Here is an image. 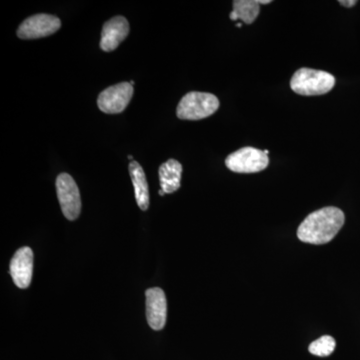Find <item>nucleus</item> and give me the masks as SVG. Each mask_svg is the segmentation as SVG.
I'll return each instance as SVG.
<instances>
[{
    "mask_svg": "<svg viewBox=\"0 0 360 360\" xmlns=\"http://www.w3.org/2000/svg\"><path fill=\"white\" fill-rule=\"evenodd\" d=\"M129 174L134 187L135 200L141 210L146 212L149 207V191L148 180L143 168L137 161H132L129 165Z\"/></svg>",
    "mask_w": 360,
    "mask_h": 360,
    "instance_id": "11",
    "label": "nucleus"
},
{
    "mask_svg": "<svg viewBox=\"0 0 360 360\" xmlns=\"http://www.w3.org/2000/svg\"><path fill=\"white\" fill-rule=\"evenodd\" d=\"M335 340L333 336L323 335L319 340H314L309 345V350L310 354L316 356L326 357L335 352Z\"/></svg>",
    "mask_w": 360,
    "mask_h": 360,
    "instance_id": "14",
    "label": "nucleus"
},
{
    "mask_svg": "<svg viewBox=\"0 0 360 360\" xmlns=\"http://www.w3.org/2000/svg\"><path fill=\"white\" fill-rule=\"evenodd\" d=\"M340 4H341V6L345 7H352L357 4V1L356 0H349V1H347V0H340Z\"/></svg>",
    "mask_w": 360,
    "mask_h": 360,
    "instance_id": "15",
    "label": "nucleus"
},
{
    "mask_svg": "<svg viewBox=\"0 0 360 360\" xmlns=\"http://www.w3.org/2000/svg\"><path fill=\"white\" fill-rule=\"evenodd\" d=\"M182 165L175 160H167L160 167V182L161 189L165 194L174 193L180 187Z\"/></svg>",
    "mask_w": 360,
    "mask_h": 360,
    "instance_id": "12",
    "label": "nucleus"
},
{
    "mask_svg": "<svg viewBox=\"0 0 360 360\" xmlns=\"http://www.w3.org/2000/svg\"><path fill=\"white\" fill-rule=\"evenodd\" d=\"M236 26H238V27H241V26H243V23H238Z\"/></svg>",
    "mask_w": 360,
    "mask_h": 360,
    "instance_id": "18",
    "label": "nucleus"
},
{
    "mask_svg": "<svg viewBox=\"0 0 360 360\" xmlns=\"http://www.w3.org/2000/svg\"><path fill=\"white\" fill-rule=\"evenodd\" d=\"M56 193L63 214L68 220H75L82 212V200L77 182L68 174L56 179Z\"/></svg>",
    "mask_w": 360,
    "mask_h": 360,
    "instance_id": "5",
    "label": "nucleus"
},
{
    "mask_svg": "<svg viewBox=\"0 0 360 360\" xmlns=\"http://www.w3.org/2000/svg\"><path fill=\"white\" fill-rule=\"evenodd\" d=\"M129 33V23L123 16H115L104 23L101 32V49L103 51H115Z\"/></svg>",
    "mask_w": 360,
    "mask_h": 360,
    "instance_id": "10",
    "label": "nucleus"
},
{
    "mask_svg": "<svg viewBox=\"0 0 360 360\" xmlns=\"http://www.w3.org/2000/svg\"><path fill=\"white\" fill-rule=\"evenodd\" d=\"M269 155L255 148H243L231 153L225 160L229 170L238 174H257L269 167Z\"/></svg>",
    "mask_w": 360,
    "mask_h": 360,
    "instance_id": "4",
    "label": "nucleus"
},
{
    "mask_svg": "<svg viewBox=\"0 0 360 360\" xmlns=\"http://www.w3.org/2000/svg\"><path fill=\"white\" fill-rule=\"evenodd\" d=\"M259 11L257 0H234L233 11L229 18L231 20H241L246 25H251L257 20Z\"/></svg>",
    "mask_w": 360,
    "mask_h": 360,
    "instance_id": "13",
    "label": "nucleus"
},
{
    "mask_svg": "<svg viewBox=\"0 0 360 360\" xmlns=\"http://www.w3.org/2000/svg\"><path fill=\"white\" fill-rule=\"evenodd\" d=\"M134 96V86L130 82L112 85L99 94L97 105L99 110L108 115L122 112Z\"/></svg>",
    "mask_w": 360,
    "mask_h": 360,
    "instance_id": "6",
    "label": "nucleus"
},
{
    "mask_svg": "<svg viewBox=\"0 0 360 360\" xmlns=\"http://www.w3.org/2000/svg\"><path fill=\"white\" fill-rule=\"evenodd\" d=\"M259 4H271V0H257Z\"/></svg>",
    "mask_w": 360,
    "mask_h": 360,
    "instance_id": "16",
    "label": "nucleus"
},
{
    "mask_svg": "<svg viewBox=\"0 0 360 360\" xmlns=\"http://www.w3.org/2000/svg\"><path fill=\"white\" fill-rule=\"evenodd\" d=\"M129 160H132V156H131V155H129Z\"/></svg>",
    "mask_w": 360,
    "mask_h": 360,
    "instance_id": "20",
    "label": "nucleus"
},
{
    "mask_svg": "<svg viewBox=\"0 0 360 360\" xmlns=\"http://www.w3.org/2000/svg\"><path fill=\"white\" fill-rule=\"evenodd\" d=\"M33 274V252L28 246L16 251L11 262V276L18 288H27L32 283Z\"/></svg>",
    "mask_w": 360,
    "mask_h": 360,
    "instance_id": "9",
    "label": "nucleus"
},
{
    "mask_svg": "<svg viewBox=\"0 0 360 360\" xmlns=\"http://www.w3.org/2000/svg\"><path fill=\"white\" fill-rule=\"evenodd\" d=\"M146 319L149 326L161 330L167 323V302L165 291L160 288L146 290Z\"/></svg>",
    "mask_w": 360,
    "mask_h": 360,
    "instance_id": "8",
    "label": "nucleus"
},
{
    "mask_svg": "<svg viewBox=\"0 0 360 360\" xmlns=\"http://www.w3.org/2000/svg\"><path fill=\"white\" fill-rule=\"evenodd\" d=\"M345 220V213L340 208L335 206L321 208L310 213L303 220L297 229V238L310 245H326L335 238Z\"/></svg>",
    "mask_w": 360,
    "mask_h": 360,
    "instance_id": "1",
    "label": "nucleus"
},
{
    "mask_svg": "<svg viewBox=\"0 0 360 360\" xmlns=\"http://www.w3.org/2000/svg\"><path fill=\"white\" fill-rule=\"evenodd\" d=\"M219 108L217 96L206 92H188L177 106L176 115L179 120H200L212 115Z\"/></svg>",
    "mask_w": 360,
    "mask_h": 360,
    "instance_id": "3",
    "label": "nucleus"
},
{
    "mask_svg": "<svg viewBox=\"0 0 360 360\" xmlns=\"http://www.w3.org/2000/svg\"><path fill=\"white\" fill-rule=\"evenodd\" d=\"M335 78L326 71L300 68L291 78L290 87L304 96H322L335 87Z\"/></svg>",
    "mask_w": 360,
    "mask_h": 360,
    "instance_id": "2",
    "label": "nucleus"
},
{
    "mask_svg": "<svg viewBox=\"0 0 360 360\" xmlns=\"http://www.w3.org/2000/svg\"><path fill=\"white\" fill-rule=\"evenodd\" d=\"M264 151L265 155H269V150H264Z\"/></svg>",
    "mask_w": 360,
    "mask_h": 360,
    "instance_id": "19",
    "label": "nucleus"
},
{
    "mask_svg": "<svg viewBox=\"0 0 360 360\" xmlns=\"http://www.w3.org/2000/svg\"><path fill=\"white\" fill-rule=\"evenodd\" d=\"M158 193H160V196H163V195H165V191H162V189H160V191H158Z\"/></svg>",
    "mask_w": 360,
    "mask_h": 360,
    "instance_id": "17",
    "label": "nucleus"
},
{
    "mask_svg": "<svg viewBox=\"0 0 360 360\" xmlns=\"http://www.w3.org/2000/svg\"><path fill=\"white\" fill-rule=\"evenodd\" d=\"M61 27L58 16L51 14H37L26 18L18 30L21 39H37L53 34Z\"/></svg>",
    "mask_w": 360,
    "mask_h": 360,
    "instance_id": "7",
    "label": "nucleus"
}]
</instances>
